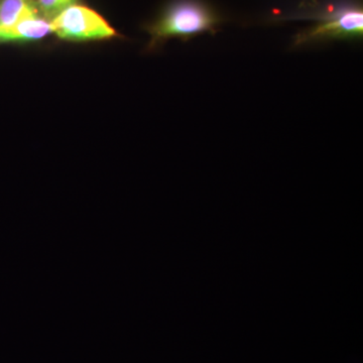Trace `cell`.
Listing matches in <instances>:
<instances>
[{
  "instance_id": "cell-1",
  "label": "cell",
  "mask_w": 363,
  "mask_h": 363,
  "mask_svg": "<svg viewBox=\"0 0 363 363\" xmlns=\"http://www.w3.org/2000/svg\"><path fill=\"white\" fill-rule=\"evenodd\" d=\"M222 14L206 0H173L145 28L150 48L171 38L189 40L202 33H215L224 23Z\"/></svg>"
},
{
  "instance_id": "cell-2",
  "label": "cell",
  "mask_w": 363,
  "mask_h": 363,
  "mask_svg": "<svg viewBox=\"0 0 363 363\" xmlns=\"http://www.w3.org/2000/svg\"><path fill=\"white\" fill-rule=\"evenodd\" d=\"M307 18L311 26L297 33L295 45L328 42V40H352L362 37L363 11L357 1H339L320 6Z\"/></svg>"
},
{
  "instance_id": "cell-3",
  "label": "cell",
  "mask_w": 363,
  "mask_h": 363,
  "mask_svg": "<svg viewBox=\"0 0 363 363\" xmlns=\"http://www.w3.org/2000/svg\"><path fill=\"white\" fill-rule=\"evenodd\" d=\"M52 33L72 42L111 39L116 30L89 7L74 4L51 20Z\"/></svg>"
},
{
  "instance_id": "cell-4",
  "label": "cell",
  "mask_w": 363,
  "mask_h": 363,
  "mask_svg": "<svg viewBox=\"0 0 363 363\" xmlns=\"http://www.w3.org/2000/svg\"><path fill=\"white\" fill-rule=\"evenodd\" d=\"M50 33H52L51 21L37 14L0 32V43L33 42L45 39Z\"/></svg>"
},
{
  "instance_id": "cell-5",
  "label": "cell",
  "mask_w": 363,
  "mask_h": 363,
  "mask_svg": "<svg viewBox=\"0 0 363 363\" xmlns=\"http://www.w3.org/2000/svg\"><path fill=\"white\" fill-rule=\"evenodd\" d=\"M37 14L35 0H0V32Z\"/></svg>"
},
{
  "instance_id": "cell-6",
  "label": "cell",
  "mask_w": 363,
  "mask_h": 363,
  "mask_svg": "<svg viewBox=\"0 0 363 363\" xmlns=\"http://www.w3.org/2000/svg\"><path fill=\"white\" fill-rule=\"evenodd\" d=\"M40 13L51 21L66 9L79 4V0H35Z\"/></svg>"
}]
</instances>
